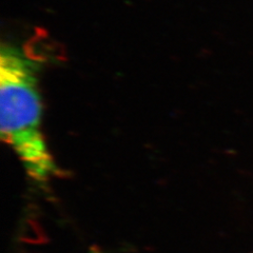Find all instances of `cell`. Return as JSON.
Here are the masks:
<instances>
[{
	"label": "cell",
	"mask_w": 253,
	"mask_h": 253,
	"mask_svg": "<svg viewBox=\"0 0 253 253\" xmlns=\"http://www.w3.org/2000/svg\"><path fill=\"white\" fill-rule=\"evenodd\" d=\"M1 138L12 148L28 175L45 183L57 167L42 132V102L34 63L20 51L2 46L0 52Z\"/></svg>",
	"instance_id": "6da1fadb"
}]
</instances>
